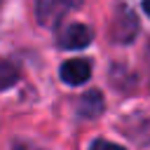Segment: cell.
Instances as JSON below:
<instances>
[{
    "mask_svg": "<svg viewBox=\"0 0 150 150\" xmlns=\"http://www.w3.org/2000/svg\"><path fill=\"white\" fill-rule=\"evenodd\" d=\"M77 0H38L35 5V12H38V19L45 23V26H52L56 23Z\"/></svg>",
    "mask_w": 150,
    "mask_h": 150,
    "instance_id": "1",
    "label": "cell"
},
{
    "mask_svg": "<svg viewBox=\"0 0 150 150\" xmlns=\"http://www.w3.org/2000/svg\"><path fill=\"white\" fill-rule=\"evenodd\" d=\"M91 42V30L84 26V23H73L68 26L61 38H59V45L63 49H84L87 45Z\"/></svg>",
    "mask_w": 150,
    "mask_h": 150,
    "instance_id": "2",
    "label": "cell"
},
{
    "mask_svg": "<svg viewBox=\"0 0 150 150\" xmlns=\"http://www.w3.org/2000/svg\"><path fill=\"white\" fill-rule=\"evenodd\" d=\"M91 75V66L84 59H70L61 66V80L66 84H82Z\"/></svg>",
    "mask_w": 150,
    "mask_h": 150,
    "instance_id": "3",
    "label": "cell"
},
{
    "mask_svg": "<svg viewBox=\"0 0 150 150\" xmlns=\"http://www.w3.org/2000/svg\"><path fill=\"white\" fill-rule=\"evenodd\" d=\"M136 28H138V23H136V16L131 14V12H124L117 21H115V26H112V35H115V40H120V42H129V40H134V35H136Z\"/></svg>",
    "mask_w": 150,
    "mask_h": 150,
    "instance_id": "4",
    "label": "cell"
},
{
    "mask_svg": "<svg viewBox=\"0 0 150 150\" xmlns=\"http://www.w3.org/2000/svg\"><path fill=\"white\" fill-rule=\"evenodd\" d=\"M101 110H103V96H101V91L91 89V91H87V94L80 98L77 112H80L82 117H94V115H98Z\"/></svg>",
    "mask_w": 150,
    "mask_h": 150,
    "instance_id": "5",
    "label": "cell"
},
{
    "mask_svg": "<svg viewBox=\"0 0 150 150\" xmlns=\"http://www.w3.org/2000/svg\"><path fill=\"white\" fill-rule=\"evenodd\" d=\"M16 80H19V68H16L12 61L0 59V91H2V89L14 87V84H16Z\"/></svg>",
    "mask_w": 150,
    "mask_h": 150,
    "instance_id": "6",
    "label": "cell"
},
{
    "mask_svg": "<svg viewBox=\"0 0 150 150\" xmlns=\"http://www.w3.org/2000/svg\"><path fill=\"white\" fill-rule=\"evenodd\" d=\"M89 150H124L122 145H117V143H110V141H103V138H96L94 143H91V148Z\"/></svg>",
    "mask_w": 150,
    "mask_h": 150,
    "instance_id": "7",
    "label": "cell"
},
{
    "mask_svg": "<svg viewBox=\"0 0 150 150\" xmlns=\"http://www.w3.org/2000/svg\"><path fill=\"white\" fill-rule=\"evenodd\" d=\"M143 9H145V14H150V0H143Z\"/></svg>",
    "mask_w": 150,
    "mask_h": 150,
    "instance_id": "8",
    "label": "cell"
}]
</instances>
